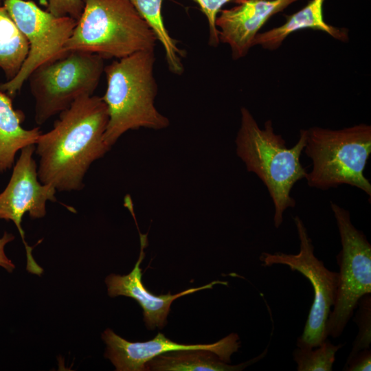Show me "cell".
Here are the masks:
<instances>
[{
	"label": "cell",
	"instance_id": "30bf717a",
	"mask_svg": "<svg viewBox=\"0 0 371 371\" xmlns=\"http://www.w3.org/2000/svg\"><path fill=\"white\" fill-rule=\"evenodd\" d=\"M35 144L23 148L15 164L10 181L0 193V219L12 221L16 226L25 245L26 256H31L32 247L25 240L21 227L23 216L27 212L32 218H41L46 214L47 201H56V188L42 183L38 168L33 158Z\"/></svg>",
	"mask_w": 371,
	"mask_h": 371
},
{
	"label": "cell",
	"instance_id": "52a82bcc",
	"mask_svg": "<svg viewBox=\"0 0 371 371\" xmlns=\"http://www.w3.org/2000/svg\"><path fill=\"white\" fill-rule=\"evenodd\" d=\"M330 207L340 236L341 249L337 256L339 267L335 304L326 325V335H341L359 299L371 293V245L363 232L352 223L348 210L331 201Z\"/></svg>",
	"mask_w": 371,
	"mask_h": 371
},
{
	"label": "cell",
	"instance_id": "d4e9b609",
	"mask_svg": "<svg viewBox=\"0 0 371 371\" xmlns=\"http://www.w3.org/2000/svg\"><path fill=\"white\" fill-rule=\"evenodd\" d=\"M3 0H0V5L3 3Z\"/></svg>",
	"mask_w": 371,
	"mask_h": 371
},
{
	"label": "cell",
	"instance_id": "8992f818",
	"mask_svg": "<svg viewBox=\"0 0 371 371\" xmlns=\"http://www.w3.org/2000/svg\"><path fill=\"white\" fill-rule=\"evenodd\" d=\"M104 58L85 51H69L37 67L28 78L34 105V120L43 124L75 100L92 95L104 69Z\"/></svg>",
	"mask_w": 371,
	"mask_h": 371
},
{
	"label": "cell",
	"instance_id": "ba28073f",
	"mask_svg": "<svg viewBox=\"0 0 371 371\" xmlns=\"http://www.w3.org/2000/svg\"><path fill=\"white\" fill-rule=\"evenodd\" d=\"M2 4L29 43L27 56L18 74L0 84V91L13 97L37 67L67 54L64 47L77 21L70 16H55L32 1L3 0Z\"/></svg>",
	"mask_w": 371,
	"mask_h": 371
},
{
	"label": "cell",
	"instance_id": "4fadbf2b",
	"mask_svg": "<svg viewBox=\"0 0 371 371\" xmlns=\"http://www.w3.org/2000/svg\"><path fill=\"white\" fill-rule=\"evenodd\" d=\"M139 256L133 270L124 276L110 274L106 278L105 283L109 297L122 295L131 297L139 303L143 309L144 321L148 330H154L156 327L161 329L166 326L171 304L177 298L201 290L212 289L215 284H228L225 281L214 280L204 286L190 288L175 295L170 292L159 295L151 293L142 283L140 267L145 256L144 249L147 245V234L139 232Z\"/></svg>",
	"mask_w": 371,
	"mask_h": 371
},
{
	"label": "cell",
	"instance_id": "2e32d148",
	"mask_svg": "<svg viewBox=\"0 0 371 371\" xmlns=\"http://www.w3.org/2000/svg\"><path fill=\"white\" fill-rule=\"evenodd\" d=\"M23 113L15 110L11 97L0 91V172L10 169L16 153L35 144L42 133L39 127L25 129Z\"/></svg>",
	"mask_w": 371,
	"mask_h": 371
},
{
	"label": "cell",
	"instance_id": "d6986e66",
	"mask_svg": "<svg viewBox=\"0 0 371 371\" xmlns=\"http://www.w3.org/2000/svg\"><path fill=\"white\" fill-rule=\"evenodd\" d=\"M343 346V344L334 345L326 338L315 350L297 347L293 352L297 370L331 371L335 354Z\"/></svg>",
	"mask_w": 371,
	"mask_h": 371
},
{
	"label": "cell",
	"instance_id": "cb8c5ba5",
	"mask_svg": "<svg viewBox=\"0 0 371 371\" xmlns=\"http://www.w3.org/2000/svg\"><path fill=\"white\" fill-rule=\"evenodd\" d=\"M14 239V236L6 232L0 238V267L9 273H12L14 270L15 265L5 255L4 248L7 243L12 241Z\"/></svg>",
	"mask_w": 371,
	"mask_h": 371
},
{
	"label": "cell",
	"instance_id": "7402d4cb",
	"mask_svg": "<svg viewBox=\"0 0 371 371\" xmlns=\"http://www.w3.org/2000/svg\"><path fill=\"white\" fill-rule=\"evenodd\" d=\"M84 8L83 0H48L47 11L57 16H70L76 21Z\"/></svg>",
	"mask_w": 371,
	"mask_h": 371
},
{
	"label": "cell",
	"instance_id": "e0dca14e",
	"mask_svg": "<svg viewBox=\"0 0 371 371\" xmlns=\"http://www.w3.org/2000/svg\"><path fill=\"white\" fill-rule=\"evenodd\" d=\"M29 52L28 41L5 8L0 5V69L7 81L16 76Z\"/></svg>",
	"mask_w": 371,
	"mask_h": 371
},
{
	"label": "cell",
	"instance_id": "9c48e42d",
	"mask_svg": "<svg viewBox=\"0 0 371 371\" xmlns=\"http://www.w3.org/2000/svg\"><path fill=\"white\" fill-rule=\"evenodd\" d=\"M300 240V251L291 254L283 252H262L260 260L265 267L273 265L288 266L305 276L313 289V301L304 331L297 339V346L315 348L328 338L326 325L337 294L338 272L328 269L315 255V247L308 230L300 217L293 218Z\"/></svg>",
	"mask_w": 371,
	"mask_h": 371
},
{
	"label": "cell",
	"instance_id": "7a4b0ae2",
	"mask_svg": "<svg viewBox=\"0 0 371 371\" xmlns=\"http://www.w3.org/2000/svg\"><path fill=\"white\" fill-rule=\"evenodd\" d=\"M306 137L307 129H301L297 142L289 148L282 135L274 132L271 120L261 128L250 111L240 108L236 153L247 170L254 173L266 186L273 203L276 228L281 226L285 210L296 205L291 195L293 187L306 177L307 171L300 162Z\"/></svg>",
	"mask_w": 371,
	"mask_h": 371
},
{
	"label": "cell",
	"instance_id": "603a6c76",
	"mask_svg": "<svg viewBox=\"0 0 371 371\" xmlns=\"http://www.w3.org/2000/svg\"><path fill=\"white\" fill-rule=\"evenodd\" d=\"M343 370L346 371H370V349L367 348L359 351L351 359L346 362Z\"/></svg>",
	"mask_w": 371,
	"mask_h": 371
},
{
	"label": "cell",
	"instance_id": "6da1fadb",
	"mask_svg": "<svg viewBox=\"0 0 371 371\" xmlns=\"http://www.w3.org/2000/svg\"><path fill=\"white\" fill-rule=\"evenodd\" d=\"M109 121L101 97L84 96L59 113L53 128L35 144L38 176L58 192L79 191L91 165L111 148L104 135Z\"/></svg>",
	"mask_w": 371,
	"mask_h": 371
},
{
	"label": "cell",
	"instance_id": "3957f363",
	"mask_svg": "<svg viewBox=\"0 0 371 371\" xmlns=\"http://www.w3.org/2000/svg\"><path fill=\"white\" fill-rule=\"evenodd\" d=\"M154 50L135 52L106 66V89L101 97L106 105L109 121L104 135L112 147L130 130L166 128L168 118L155 106L158 86L154 76Z\"/></svg>",
	"mask_w": 371,
	"mask_h": 371
},
{
	"label": "cell",
	"instance_id": "5bb4252c",
	"mask_svg": "<svg viewBox=\"0 0 371 371\" xmlns=\"http://www.w3.org/2000/svg\"><path fill=\"white\" fill-rule=\"evenodd\" d=\"M324 1L325 0L309 1L299 11L286 16V21L283 25L258 33L254 40L253 46L259 45L264 49L275 50L282 45L291 34L307 28L324 32L337 40L347 42L349 38L348 29L335 27L324 21L322 11Z\"/></svg>",
	"mask_w": 371,
	"mask_h": 371
},
{
	"label": "cell",
	"instance_id": "ac0fdd59",
	"mask_svg": "<svg viewBox=\"0 0 371 371\" xmlns=\"http://www.w3.org/2000/svg\"><path fill=\"white\" fill-rule=\"evenodd\" d=\"M138 13L148 24L157 41L162 45L169 70L181 75L184 70L181 58L186 52L177 46L178 41L170 36L161 16L163 0H130Z\"/></svg>",
	"mask_w": 371,
	"mask_h": 371
},
{
	"label": "cell",
	"instance_id": "ffe728a7",
	"mask_svg": "<svg viewBox=\"0 0 371 371\" xmlns=\"http://www.w3.org/2000/svg\"><path fill=\"white\" fill-rule=\"evenodd\" d=\"M359 307L354 321L359 331L353 342L352 350L347 361L351 359L359 351L370 348L371 343V295H363L357 303Z\"/></svg>",
	"mask_w": 371,
	"mask_h": 371
},
{
	"label": "cell",
	"instance_id": "7c38bea8",
	"mask_svg": "<svg viewBox=\"0 0 371 371\" xmlns=\"http://www.w3.org/2000/svg\"><path fill=\"white\" fill-rule=\"evenodd\" d=\"M297 1L234 0L236 5L221 10L216 19L220 43L229 45L234 60L245 57L266 22Z\"/></svg>",
	"mask_w": 371,
	"mask_h": 371
},
{
	"label": "cell",
	"instance_id": "277c9868",
	"mask_svg": "<svg viewBox=\"0 0 371 371\" xmlns=\"http://www.w3.org/2000/svg\"><path fill=\"white\" fill-rule=\"evenodd\" d=\"M82 14L64 50L120 59L154 50L157 38L130 0H83Z\"/></svg>",
	"mask_w": 371,
	"mask_h": 371
},
{
	"label": "cell",
	"instance_id": "44dd1931",
	"mask_svg": "<svg viewBox=\"0 0 371 371\" xmlns=\"http://www.w3.org/2000/svg\"><path fill=\"white\" fill-rule=\"evenodd\" d=\"M200 7L205 15L209 25V44L212 47H217L220 43L218 30L216 27L217 14L226 3L234 0H193Z\"/></svg>",
	"mask_w": 371,
	"mask_h": 371
},
{
	"label": "cell",
	"instance_id": "5b68a950",
	"mask_svg": "<svg viewBox=\"0 0 371 371\" xmlns=\"http://www.w3.org/2000/svg\"><path fill=\"white\" fill-rule=\"evenodd\" d=\"M306 155L312 169L305 178L311 188L327 190L348 185L371 196L364 170L371 154V126L356 124L341 129L313 126L307 129Z\"/></svg>",
	"mask_w": 371,
	"mask_h": 371
},
{
	"label": "cell",
	"instance_id": "8fae6325",
	"mask_svg": "<svg viewBox=\"0 0 371 371\" xmlns=\"http://www.w3.org/2000/svg\"><path fill=\"white\" fill-rule=\"evenodd\" d=\"M102 339L106 344L104 356L117 371H146L145 365L149 360L165 352L181 350H210L223 361L230 363L231 356L238 352L241 344L236 333L212 344H183L172 341L161 333L147 341L131 342L107 328L102 333Z\"/></svg>",
	"mask_w": 371,
	"mask_h": 371
},
{
	"label": "cell",
	"instance_id": "9a60e30c",
	"mask_svg": "<svg viewBox=\"0 0 371 371\" xmlns=\"http://www.w3.org/2000/svg\"><path fill=\"white\" fill-rule=\"evenodd\" d=\"M267 348L247 361L230 365L207 350H181L159 355L145 365L146 371H240L263 359Z\"/></svg>",
	"mask_w": 371,
	"mask_h": 371
}]
</instances>
